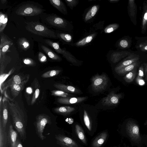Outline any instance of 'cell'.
<instances>
[{
    "mask_svg": "<svg viewBox=\"0 0 147 147\" xmlns=\"http://www.w3.org/2000/svg\"><path fill=\"white\" fill-rule=\"evenodd\" d=\"M7 101L9 110L12 119L13 125L24 141L26 138L27 119L17 102H10L8 100Z\"/></svg>",
    "mask_w": 147,
    "mask_h": 147,
    "instance_id": "obj_1",
    "label": "cell"
},
{
    "mask_svg": "<svg viewBox=\"0 0 147 147\" xmlns=\"http://www.w3.org/2000/svg\"><path fill=\"white\" fill-rule=\"evenodd\" d=\"M25 28L29 32L44 37L56 39L58 37L56 33L38 22H25Z\"/></svg>",
    "mask_w": 147,
    "mask_h": 147,
    "instance_id": "obj_2",
    "label": "cell"
},
{
    "mask_svg": "<svg viewBox=\"0 0 147 147\" xmlns=\"http://www.w3.org/2000/svg\"><path fill=\"white\" fill-rule=\"evenodd\" d=\"M36 119L35 126L36 133L40 138L43 140L46 138L43 134L45 127L47 124L51 123V118L48 115L42 114L37 116Z\"/></svg>",
    "mask_w": 147,
    "mask_h": 147,
    "instance_id": "obj_3",
    "label": "cell"
},
{
    "mask_svg": "<svg viewBox=\"0 0 147 147\" xmlns=\"http://www.w3.org/2000/svg\"><path fill=\"white\" fill-rule=\"evenodd\" d=\"M42 9L38 6L26 4L20 6L16 11L18 15L25 16H33L40 14L43 11Z\"/></svg>",
    "mask_w": 147,
    "mask_h": 147,
    "instance_id": "obj_4",
    "label": "cell"
},
{
    "mask_svg": "<svg viewBox=\"0 0 147 147\" xmlns=\"http://www.w3.org/2000/svg\"><path fill=\"white\" fill-rule=\"evenodd\" d=\"M91 81V86L93 90L97 92L102 91L106 88L109 79L105 74H97L92 77Z\"/></svg>",
    "mask_w": 147,
    "mask_h": 147,
    "instance_id": "obj_5",
    "label": "cell"
},
{
    "mask_svg": "<svg viewBox=\"0 0 147 147\" xmlns=\"http://www.w3.org/2000/svg\"><path fill=\"white\" fill-rule=\"evenodd\" d=\"M126 131L132 140L138 142L141 140V138L139 127L134 121L129 120L127 122L126 125Z\"/></svg>",
    "mask_w": 147,
    "mask_h": 147,
    "instance_id": "obj_6",
    "label": "cell"
},
{
    "mask_svg": "<svg viewBox=\"0 0 147 147\" xmlns=\"http://www.w3.org/2000/svg\"><path fill=\"white\" fill-rule=\"evenodd\" d=\"M55 138L57 143L62 147H78L76 142L68 137L59 134L55 136Z\"/></svg>",
    "mask_w": 147,
    "mask_h": 147,
    "instance_id": "obj_7",
    "label": "cell"
},
{
    "mask_svg": "<svg viewBox=\"0 0 147 147\" xmlns=\"http://www.w3.org/2000/svg\"><path fill=\"white\" fill-rule=\"evenodd\" d=\"M139 58L138 55L134 53H131L115 67V71L116 72L125 67L138 61Z\"/></svg>",
    "mask_w": 147,
    "mask_h": 147,
    "instance_id": "obj_8",
    "label": "cell"
},
{
    "mask_svg": "<svg viewBox=\"0 0 147 147\" xmlns=\"http://www.w3.org/2000/svg\"><path fill=\"white\" fill-rule=\"evenodd\" d=\"M122 97L121 94H115L114 91L111 92L102 100V103L105 105L112 106L117 105Z\"/></svg>",
    "mask_w": 147,
    "mask_h": 147,
    "instance_id": "obj_9",
    "label": "cell"
},
{
    "mask_svg": "<svg viewBox=\"0 0 147 147\" xmlns=\"http://www.w3.org/2000/svg\"><path fill=\"white\" fill-rule=\"evenodd\" d=\"M2 115H0L1 121L3 130L5 131L6 125L8 118V110H9L7 99L4 98L2 100Z\"/></svg>",
    "mask_w": 147,
    "mask_h": 147,
    "instance_id": "obj_10",
    "label": "cell"
},
{
    "mask_svg": "<svg viewBox=\"0 0 147 147\" xmlns=\"http://www.w3.org/2000/svg\"><path fill=\"white\" fill-rule=\"evenodd\" d=\"M46 20L49 24L55 27L64 28L66 26L67 23L65 21L57 16L52 15L48 16Z\"/></svg>",
    "mask_w": 147,
    "mask_h": 147,
    "instance_id": "obj_11",
    "label": "cell"
},
{
    "mask_svg": "<svg viewBox=\"0 0 147 147\" xmlns=\"http://www.w3.org/2000/svg\"><path fill=\"white\" fill-rule=\"evenodd\" d=\"M127 9L131 21L134 24H136L137 7L134 0L128 1Z\"/></svg>",
    "mask_w": 147,
    "mask_h": 147,
    "instance_id": "obj_12",
    "label": "cell"
},
{
    "mask_svg": "<svg viewBox=\"0 0 147 147\" xmlns=\"http://www.w3.org/2000/svg\"><path fill=\"white\" fill-rule=\"evenodd\" d=\"M86 98V97H60L57 99V101L61 104H71L80 102Z\"/></svg>",
    "mask_w": 147,
    "mask_h": 147,
    "instance_id": "obj_13",
    "label": "cell"
},
{
    "mask_svg": "<svg viewBox=\"0 0 147 147\" xmlns=\"http://www.w3.org/2000/svg\"><path fill=\"white\" fill-rule=\"evenodd\" d=\"M18 133L13 129V125H10L9 126L7 139L10 147H15L17 139Z\"/></svg>",
    "mask_w": 147,
    "mask_h": 147,
    "instance_id": "obj_14",
    "label": "cell"
},
{
    "mask_svg": "<svg viewBox=\"0 0 147 147\" xmlns=\"http://www.w3.org/2000/svg\"><path fill=\"white\" fill-rule=\"evenodd\" d=\"M53 86L56 88L67 93H80L81 92L78 89L71 86L55 83L54 84Z\"/></svg>",
    "mask_w": 147,
    "mask_h": 147,
    "instance_id": "obj_15",
    "label": "cell"
},
{
    "mask_svg": "<svg viewBox=\"0 0 147 147\" xmlns=\"http://www.w3.org/2000/svg\"><path fill=\"white\" fill-rule=\"evenodd\" d=\"M29 78L24 81L20 84H12L8 86L10 89L11 94L14 98L17 96L23 89L24 85L28 82Z\"/></svg>",
    "mask_w": 147,
    "mask_h": 147,
    "instance_id": "obj_16",
    "label": "cell"
},
{
    "mask_svg": "<svg viewBox=\"0 0 147 147\" xmlns=\"http://www.w3.org/2000/svg\"><path fill=\"white\" fill-rule=\"evenodd\" d=\"M50 4L60 12L64 14L67 13L66 8L65 4L60 0H49Z\"/></svg>",
    "mask_w": 147,
    "mask_h": 147,
    "instance_id": "obj_17",
    "label": "cell"
},
{
    "mask_svg": "<svg viewBox=\"0 0 147 147\" xmlns=\"http://www.w3.org/2000/svg\"><path fill=\"white\" fill-rule=\"evenodd\" d=\"M139 64V61H138L131 64L122 68L116 72L120 75H125L129 72L136 69L138 66Z\"/></svg>",
    "mask_w": 147,
    "mask_h": 147,
    "instance_id": "obj_18",
    "label": "cell"
},
{
    "mask_svg": "<svg viewBox=\"0 0 147 147\" xmlns=\"http://www.w3.org/2000/svg\"><path fill=\"white\" fill-rule=\"evenodd\" d=\"M107 132H104L100 134L94 140L92 143L93 147H100L104 143L107 136Z\"/></svg>",
    "mask_w": 147,
    "mask_h": 147,
    "instance_id": "obj_19",
    "label": "cell"
},
{
    "mask_svg": "<svg viewBox=\"0 0 147 147\" xmlns=\"http://www.w3.org/2000/svg\"><path fill=\"white\" fill-rule=\"evenodd\" d=\"M142 32L145 33L147 28V3H144L142 16Z\"/></svg>",
    "mask_w": 147,
    "mask_h": 147,
    "instance_id": "obj_20",
    "label": "cell"
},
{
    "mask_svg": "<svg viewBox=\"0 0 147 147\" xmlns=\"http://www.w3.org/2000/svg\"><path fill=\"white\" fill-rule=\"evenodd\" d=\"M131 53L128 51H121L114 53L112 55L111 61L114 63L118 62L122 58L127 56Z\"/></svg>",
    "mask_w": 147,
    "mask_h": 147,
    "instance_id": "obj_21",
    "label": "cell"
},
{
    "mask_svg": "<svg viewBox=\"0 0 147 147\" xmlns=\"http://www.w3.org/2000/svg\"><path fill=\"white\" fill-rule=\"evenodd\" d=\"M75 110L74 108L68 106L60 107L56 108L54 109L55 113L62 115L69 114Z\"/></svg>",
    "mask_w": 147,
    "mask_h": 147,
    "instance_id": "obj_22",
    "label": "cell"
},
{
    "mask_svg": "<svg viewBox=\"0 0 147 147\" xmlns=\"http://www.w3.org/2000/svg\"><path fill=\"white\" fill-rule=\"evenodd\" d=\"M41 47L42 50L51 59L57 61L61 60V59L60 57L48 48L43 45H41Z\"/></svg>",
    "mask_w": 147,
    "mask_h": 147,
    "instance_id": "obj_23",
    "label": "cell"
},
{
    "mask_svg": "<svg viewBox=\"0 0 147 147\" xmlns=\"http://www.w3.org/2000/svg\"><path fill=\"white\" fill-rule=\"evenodd\" d=\"M75 130L79 138L83 143L86 144L87 143L86 137L82 128L78 125L76 124Z\"/></svg>",
    "mask_w": 147,
    "mask_h": 147,
    "instance_id": "obj_24",
    "label": "cell"
},
{
    "mask_svg": "<svg viewBox=\"0 0 147 147\" xmlns=\"http://www.w3.org/2000/svg\"><path fill=\"white\" fill-rule=\"evenodd\" d=\"M138 76L136 79V82L140 85L142 86L145 84L143 78L144 76V69L143 66L142 65L139 69Z\"/></svg>",
    "mask_w": 147,
    "mask_h": 147,
    "instance_id": "obj_25",
    "label": "cell"
},
{
    "mask_svg": "<svg viewBox=\"0 0 147 147\" xmlns=\"http://www.w3.org/2000/svg\"><path fill=\"white\" fill-rule=\"evenodd\" d=\"M25 80H23L21 77L18 75L13 76L7 82V86L12 84H20Z\"/></svg>",
    "mask_w": 147,
    "mask_h": 147,
    "instance_id": "obj_26",
    "label": "cell"
},
{
    "mask_svg": "<svg viewBox=\"0 0 147 147\" xmlns=\"http://www.w3.org/2000/svg\"><path fill=\"white\" fill-rule=\"evenodd\" d=\"M98 9L97 5H95L92 6L86 15L85 17V21H87L94 17L96 14Z\"/></svg>",
    "mask_w": 147,
    "mask_h": 147,
    "instance_id": "obj_27",
    "label": "cell"
},
{
    "mask_svg": "<svg viewBox=\"0 0 147 147\" xmlns=\"http://www.w3.org/2000/svg\"><path fill=\"white\" fill-rule=\"evenodd\" d=\"M5 131L3 130L1 121H0V147H4L6 141Z\"/></svg>",
    "mask_w": 147,
    "mask_h": 147,
    "instance_id": "obj_28",
    "label": "cell"
},
{
    "mask_svg": "<svg viewBox=\"0 0 147 147\" xmlns=\"http://www.w3.org/2000/svg\"><path fill=\"white\" fill-rule=\"evenodd\" d=\"M136 69L126 74L123 77L124 80L127 82H132L135 79L136 74Z\"/></svg>",
    "mask_w": 147,
    "mask_h": 147,
    "instance_id": "obj_29",
    "label": "cell"
},
{
    "mask_svg": "<svg viewBox=\"0 0 147 147\" xmlns=\"http://www.w3.org/2000/svg\"><path fill=\"white\" fill-rule=\"evenodd\" d=\"M45 42L54 49L57 53L61 54L63 49L60 47L58 43L54 42L49 40H46Z\"/></svg>",
    "mask_w": 147,
    "mask_h": 147,
    "instance_id": "obj_30",
    "label": "cell"
},
{
    "mask_svg": "<svg viewBox=\"0 0 147 147\" xmlns=\"http://www.w3.org/2000/svg\"><path fill=\"white\" fill-rule=\"evenodd\" d=\"M19 45L21 49L24 50H27L30 47L29 41L24 38H21L18 40Z\"/></svg>",
    "mask_w": 147,
    "mask_h": 147,
    "instance_id": "obj_31",
    "label": "cell"
},
{
    "mask_svg": "<svg viewBox=\"0 0 147 147\" xmlns=\"http://www.w3.org/2000/svg\"><path fill=\"white\" fill-rule=\"evenodd\" d=\"M51 94L55 96H58L61 97H67L73 96V95L70 94L67 92L60 90H54L51 91Z\"/></svg>",
    "mask_w": 147,
    "mask_h": 147,
    "instance_id": "obj_32",
    "label": "cell"
},
{
    "mask_svg": "<svg viewBox=\"0 0 147 147\" xmlns=\"http://www.w3.org/2000/svg\"><path fill=\"white\" fill-rule=\"evenodd\" d=\"M93 37V34L88 36L77 42L76 45L78 46L84 45L90 42L92 40Z\"/></svg>",
    "mask_w": 147,
    "mask_h": 147,
    "instance_id": "obj_33",
    "label": "cell"
},
{
    "mask_svg": "<svg viewBox=\"0 0 147 147\" xmlns=\"http://www.w3.org/2000/svg\"><path fill=\"white\" fill-rule=\"evenodd\" d=\"M61 71L60 70H53L49 71L43 74L41 77L44 78L51 77L58 75Z\"/></svg>",
    "mask_w": 147,
    "mask_h": 147,
    "instance_id": "obj_34",
    "label": "cell"
},
{
    "mask_svg": "<svg viewBox=\"0 0 147 147\" xmlns=\"http://www.w3.org/2000/svg\"><path fill=\"white\" fill-rule=\"evenodd\" d=\"M84 120L85 124L90 131L92 130V124L89 117V116L87 113L86 111L84 110Z\"/></svg>",
    "mask_w": 147,
    "mask_h": 147,
    "instance_id": "obj_35",
    "label": "cell"
},
{
    "mask_svg": "<svg viewBox=\"0 0 147 147\" xmlns=\"http://www.w3.org/2000/svg\"><path fill=\"white\" fill-rule=\"evenodd\" d=\"M61 54L69 61L72 63H76L75 59L68 51L63 49Z\"/></svg>",
    "mask_w": 147,
    "mask_h": 147,
    "instance_id": "obj_36",
    "label": "cell"
},
{
    "mask_svg": "<svg viewBox=\"0 0 147 147\" xmlns=\"http://www.w3.org/2000/svg\"><path fill=\"white\" fill-rule=\"evenodd\" d=\"M119 27V25L117 24H110L105 28L104 32L107 33H110L116 30Z\"/></svg>",
    "mask_w": 147,
    "mask_h": 147,
    "instance_id": "obj_37",
    "label": "cell"
},
{
    "mask_svg": "<svg viewBox=\"0 0 147 147\" xmlns=\"http://www.w3.org/2000/svg\"><path fill=\"white\" fill-rule=\"evenodd\" d=\"M57 36L67 42H70L72 40L71 36L68 34L60 33L57 35Z\"/></svg>",
    "mask_w": 147,
    "mask_h": 147,
    "instance_id": "obj_38",
    "label": "cell"
},
{
    "mask_svg": "<svg viewBox=\"0 0 147 147\" xmlns=\"http://www.w3.org/2000/svg\"><path fill=\"white\" fill-rule=\"evenodd\" d=\"M13 43L12 42L6 39L5 37L3 36H1L0 45V49H1L3 47L6 45H11Z\"/></svg>",
    "mask_w": 147,
    "mask_h": 147,
    "instance_id": "obj_39",
    "label": "cell"
},
{
    "mask_svg": "<svg viewBox=\"0 0 147 147\" xmlns=\"http://www.w3.org/2000/svg\"><path fill=\"white\" fill-rule=\"evenodd\" d=\"M40 90L38 89H36L35 90L32 97L31 102V105H33L35 102L36 99L38 97L40 94Z\"/></svg>",
    "mask_w": 147,
    "mask_h": 147,
    "instance_id": "obj_40",
    "label": "cell"
},
{
    "mask_svg": "<svg viewBox=\"0 0 147 147\" xmlns=\"http://www.w3.org/2000/svg\"><path fill=\"white\" fill-rule=\"evenodd\" d=\"M120 46L123 48H128L129 46V41L126 39H123L121 40L119 42Z\"/></svg>",
    "mask_w": 147,
    "mask_h": 147,
    "instance_id": "obj_41",
    "label": "cell"
},
{
    "mask_svg": "<svg viewBox=\"0 0 147 147\" xmlns=\"http://www.w3.org/2000/svg\"><path fill=\"white\" fill-rule=\"evenodd\" d=\"M38 56V60L40 62L43 63L47 61V57L42 53L39 52Z\"/></svg>",
    "mask_w": 147,
    "mask_h": 147,
    "instance_id": "obj_42",
    "label": "cell"
},
{
    "mask_svg": "<svg viewBox=\"0 0 147 147\" xmlns=\"http://www.w3.org/2000/svg\"><path fill=\"white\" fill-rule=\"evenodd\" d=\"M23 62L26 65L31 66L34 65L35 63L33 59L30 58H26L24 59Z\"/></svg>",
    "mask_w": 147,
    "mask_h": 147,
    "instance_id": "obj_43",
    "label": "cell"
},
{
    "mask_svg": "<svg viewBox=\"0 0 147 147\" xmlns=\"http://www.w3.org/2000/svg\"><path fill=\"white\" fill-rule=\"evenodd\" d=\"M140 50L142 51H147V40L141 43L139 45Z\"/></svg>",
    "mask_w": 147,
    "mask_h": 147,
    "instance_id": "obj_44",
    "label": "cell"
},
{
    "mask_svg": "<svg viewBox=\"0 0 147 147\" xmlns=\"http://www.w3.org/2000/svg\"><path fill=\"white\" fill-rule=\"evenodd\" d=\"M7 17L6 15L5 18L4 19L1 25L0 26V32L1 33L4 30L7 24Z\"/></svg>",
    "mask_w": 147,
    "mask_h": 147,
    "instance_id": "obj_45",
    "label": "cell"
},
{
    "mask_svg": "<svg viewBox=\"0 0 147 147\" xmlns=\"http://www.w3.org/2000/svg\"><path fill=\"white\" fill-rule=\"evenodd\" d=\"M11 45H6L3 47L1 49H0V51H1L4 58L5 57V53L8 51Z\"/></svg>",
    "mask_w": 147,
    "mask_h": 147,
    "instance_id": "obj_46",
    "label": "cell"
},
{
    "mask_svg": "<svg viewBox=\"0 0 147 147\" xmlns=\"http://www.w3.org/2000/svg\"><path fill=\"white\" fill-rule=\"evenodd\" d=\"M65 1L67 3V5L70 7H73L77 3V1L74 0H65Z\"/></svg>",
    "mask_w": 147,
    "mask_h": 147,
    "instance_id": "obj_47",
    "label": "cell"
},
{
    "mask_svg": "<svg viewBox=\"0 0 147 147\" xmlns=\"http://www.w3.org/2000/svg\"><path fill=\"white\" fill-rule=\"evenodd\" d=\"M6 15L4 14L1 13L0 12V26H1L2 23L4 19H5Z\"/></svg>",
    "mask_w": 147,
    "mask_h": 147,
    "instance_id": "obj_48",
    "label": "cell"
},
{
    "mask_svg": "<svg viewBox=\"0 0 147 147\" xmlns=\"http://www.w3.org/2000/svg\"><path fill=\"white\" fill-rule=\"evenodd\" d=\"M144 77L145 80H147V63L146 64L144 69Z\"/></svg>",
    "mask_w": 147,
    "mask_h": 147,
    "instance_id": "obj_49",
    "label": "cell"
},
{
    "mask_svg": "<svg viewBox=\"0 0 147 147\" xmlns=\"http://www.w3.org/2000/svg\"><path fill=\"white\" fill-rule=\"evenodd\" d=\"M15 147H23L21 142L19 139L17 140Z\"/></svg>",
    "mask_w": 147,
    "mask_h": 147,
    "instance_id": "obj_50",
    "label": "cell"
},
{
    "mask_svg": "<svg viewBox=\"0 0 147 147\" xmlns=\"http://www.w3.org/2000/svg\"><path fill=\"white\" fill-rule=\"evenodd\" d=\"M119 1V0H110V1L112 3H115L118 2Z\"/></svg>",
    "mask_w": 147,
    "mask_h": 147,
    "instance_id": "obj_51",
    "label": "cell"
},
{
    "mask_svg": "<svg viewBox=\"0 0 147 147\" xmlns=\"http://www.w3.org/2000/svg\"><path fill=\"white\" fill-rule=\"evenodd\" d=\"M1 2L2 3H4L6 1V0H1Z\"/></svg>",
    "mask_w": 147,
    "mask_h": 147,
    "instance_id": "obj_52",
    "label": "cell"
}]
</instances>
